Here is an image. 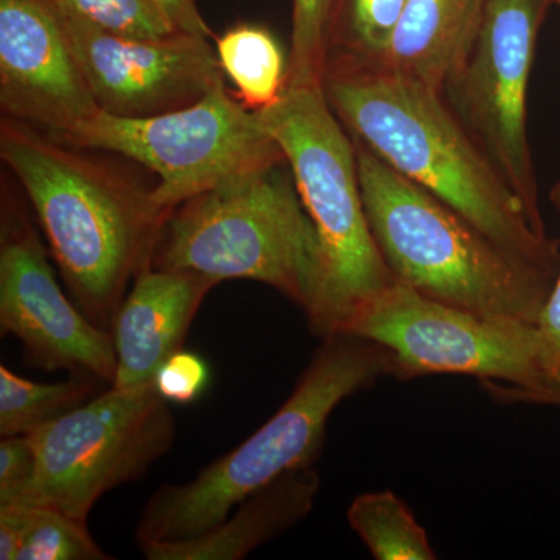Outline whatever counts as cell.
<instances>
[{
    "instance_id": "cell-1",
    "label": "cell",
    "mask_w": 560,
    "mask_h": 560,
    "mask_svg": "<svg viewBox=\"0 0 560 560\" xmlns=\"http://www.w3.org/2000/svg\"><path fill=\"white\" fill-rule=\"evenodd\" d=\"M323 91L350 138L501 248L559 275L560 242L534 226L442 92L385 68L326 70Z\"/></svg>"
},
{
    "instance_id": "cell-2",
    "label": "cell",
    "mask_w": 560,
    "mask_h": 560,
    "mask_svg": "<svg viewBox=\"0 0 560 560\" xmlns=\"http://www.w3.org/2000/svg\"><path fill=\"white\" fill-rule=\"evenodd\" d=\"M81 151L9 117L0 125V156L35 210L75 305L110 331L171 215L151 189Z\"/></svg>"
},
{
    "instance_id": "cell-3",
    "label": "cell",
    "mask_w": 560,
    "mask_h": 560,
    "mask_svg": "<svg viewBox=\"0 0 560 560\" xmlns=\"http://www.w3.org/2000/svg\"><path fill=\"white\" fill-rule=\"evenodd\" d=\"M353 142L364 209L394 279L453 307L537 326L559 275L501 248L447 202Z\"/></svg>"
},
{
    "instance_id": "cell-4",
    "label": "cell",
    "mask_w": 560,
    "mask_h": 560,
    "mask_svg": "<svg viewBox=\"0 0 560 560\" xmlns=\"http://www.w3.org/2000/svg\"><path fill=\"white\" fill-rule=\"evenodd\" d=\"M394 372L393 355L378 342L345 331L323 338L289 399L259 430L195 480L154 490L136 530L138 541L197 536L257 490L289 471L316 466L331 412Z\"/></svg>"
},
{
    "instance_id": "cell-5",
    "label": "cell",
    "mask_w": 560,
    "mask_h": 560,
    "mask_svg": "<svg viewBox=\"0 0 560 560\" xmlns=\"http://www.w3.org/2000/svg\"><path fill=\"white\" fill-rule=\"evenodd\" d=\"M151 268L270 285L311 316L320 290L318 235L285 160L235 173L178 206Z\"/></svg>"
},
{
    "instance_id": "cell-6",
    "label": "cell",
    "mask_w": 560,
    "mask_h": 560,
    "mask_svg": "<svg viewBox=\"0 0 560 560\" xmlns=\"http://www.w3.org/2000/svg\"><path fill=\"white\" fill-rule=\"evenodd\" d=\"M293 173L320 249V290L308 327L320 340L338 334L396 279L372 234L361 194L355 142L323 88L285 90L256 110Z\"/></svg>"
},
{
    "instance_id": "cell-7",
    "label": "cell",
    "mask_w": 560,
    "mask_h": 560,
    "mask_svg": "<svg viewBox=\"0 0 560 560\" xmlns=\"http://www.w3.org/2000/svg\"><path fill=\"white\" fill-rule=\"evenodd\" d=\"M60 142L116 153L149 168L160 178L153 200L168 215L235 173L285 160L259 114L224 84L160 116L128 119L98 110Z\"/></svg>"
},
{
    "instance_id": "cell-8",
    "label": "cell",
    "mask_w": 560,
    "mask_h": 560,
    "mask_svg": "<svg viewBox=\"0 0 560 560\" xmlns=\"http://www.w3.org/2000/svg\"><path fill=\"white\" fill-rule=\"evenodd\" d=\"M341 331L388 349L399 381L458 374L559 393L536 324L453 307L397 280L364 304Z\"/></svg>"
},
{
    "instance_id": "cell-9",
    "label": "cell",
    "mask_w": 560,
    "mask_h": 560,
    "mask_svg": "<svg viewBox=\"0 0 560 560\" xmlns=\"http://www.w3.org/2000/svg\"><path fill=\"white\" fill-rule=\"evenodd\" d=\"M36 453L33 506L86 522L110 490L138 481L175 438L168 401L154 382L114 388L31 434Z\"/></svg>"
},
{
    "instance_id": "cell-10",
    "label": "cell",
    "mask_w": 560,
    "mask_h": 560,
    "mask_svg": "<svg viewBox=\"0 0 560 560\" xmlns=\"http://www.w3.org/2000/svg\"><path fill=\"white\" fill-rule=\"evenodd\" d=\"M551 0H486L469 57L442 91L463 127L545 230L528 138V86Z\"/></svg>"
},
{
    "instance_id": "cell-11",
    "label": "cell",
    "mask_w": 560,
    "mask_h": 560,
    "mask_svg": "<svg viewBox=\"0 0 560 560\" xmlns=\"http://www.w3.org/2000/svg\"><path fill=\"white\" fill-rule=\"evenodd\" d=\"M0 327L22 342L33 366L92 375L113 385V334L66 296L27 210L7 197L0 221Z\"/></svg>"
},
{
    "instance_id": "cell-12",
    "label": "cell",
    "mask_w": 560,
    "mask_h": 560,
    "mask_svg": "<svg viewBox=\"0 0 560 560\" xmlns=\"http://www.w3.org/2000/svg\"><path fill=\"white\" fill-rule=\"evenodd\" d=\"M61 18L102 113L128 119L160 116L194 105L224 84L208 36L176 32L164 38H131L69 14Z\"/></svg>"
},
{
    "instance_id": "cell-13",
    "label": "cell",
    "mask_w": 560,
    "mask_h": 560,
    "mask_svg": "<svg viewBox=\"0 0 560 560\" xmlns=\"http://www.w3.org/2000/svg\"><path fill=\"white\" fill-rule=\"evenodd\" d=\"M0 106L57 140L101 110L54 0H0Z\"/></svg>"
},
{
    "instance_id": "cell-14",
    "label": "cell",
    "mask_w": 560,
    "mask_h": 560,
    "mask_svg": "<svg viewBox=\"0 0 560 560\" xmlns=\"http://www.w3.org/2000/svg\"><path fill=\"white\" fill-rule=\"evenodd\" d=\"M215 285L195 272L151 267L139 272L110 329L117 355L110 386L127 389L153 382L162 364L183 350L202 301Z\"/></svg>"
},
{
    "instance_id": "cell-15",
    "label": "cell",
    "mask_w": 560,
    "mask_h": 560,
    "mask_svg": "<svg viewBox=\"0 0 560 560\" xmlns=\"http://www.w3.org/2000/svg\"><path fill=\"white\" fill-rule=\"evenodd\" d=\"M320 486L316 466L289 471L243 500L205 533L179 540L138 541L149 560H241L307 518Z\"/></svg>"
},
{
    "instance_id": "cell-16",
    "label": "cell",
    "mask_w": 560,
    "mask_h": 560,
    "mask_svg": "<svg viewBox=\"0 0 560 560\" xmlns=\"http://www.w3.org/2000/svg\"><path fill=\"white\" fill-rule=\"evenodd\" d=\"M485 9L486 0H407L381 68L444 91L469 57Z\"/></svg>"
},
{
    "instance_id": "cell-17",
    "label": "cell",
    "mask_w": 560,
    "mask_h": 560,
    "mask_svg": "<svg viewBox=\"0 0 560 560\" xmlns=\"http://www.w3.org/2000/svg\"><path fill=\"white\" fill-rule=\"evenodd\" d=\"M224 75L250 110L270 108L287 90L289 60L278 39L260 25L238 24L217 38Z\"/></svg>"
},
{
    "instance_id": "cell-18",
    "label": "cell",
    "mask_w": 560,
    "mask_h": 560,
    "mask_svg": "<svg viewBox=\"0 0 560 560\" xmlns=\"http://www.w3.org/2000/svg\"><path fill=\"white\" fill-rule=\"evenodd\" d=\"M405 3L407 0H334L326 70L381 68Z\"/></svg>"
},
{
    "instance_id": "cell-19",
    "label": "cell",
    "mask_w": 560,
    "mask_h": 560,
    "mask_svg": "<svg viewBox=\"0 0 560 560\" xmlns=\"http://www.w3.org/2000/svg\"><path fill=\"white\" fill-rule=\"evenodd\" d=\"M98 378L72 374L69 381L38 383L0 366V434L31 436L97 396Z\"/></svg>"
},
{
    "instance_id": "cell-20",
    "label": "cell",
    "mask_w": 560,
    "mask_h": 560,
    "mask_svg": "<svg viewBox=\"0 0 560 560\" xmlns=\"http://www.w3.org/2000/svg\"><path fill=\"white\" fill-rule=\"evenodd\" d=\"M348 522L374 559H436L425 528L390 490L361 493L349 506Z\"/></svg>"
},
{
    "instance_id": "cell-21",
    "label": "cell",
    "mask_w": 560,
    "mask_h": 560,
    "mask_svg": "<svg viewBox=\"0 0 560 560\" xmlns=\"http://www.w3.org/2000/svg\"><path fill=\"white\" fill-rule=\"evenodd\" d=\"M86 522L50 506H27L25 533L16 560H109Z\"/></svg>"
},
{
    "instance_id": "cell-22",
    "label": "cell",
    "mask_w": 560,
    "mask_h": 560,
    "mask_svg": "<svg viewBox=\"0 0 560 560\" xmlns=\"http://www.w3.org/2000/svg\"><path fill=\"white\" fill-rule=\"evenodd\" d=\"M334 0H293L287 90L323 88Z\"/></svg>"
},
{
    "instance_id": "cell-23",
    "label": "cell",
    "mask_w": 560,
    "mask_h": 560,
    "mask_svg": "<svg viewBox=\"0 0 560 560\" xmlns=\"http://www.w3.org/2000/svg\"><path fill=\"white\" fill-rule=\"evenodd\" d=\"M69 16L113 35L164 38L176 33L156 0H54Z\"/></svg>"
},
{
    "instance_id": "cell-24",
    "label": "cell",
    "mask_w": 560,
    "mask_h": 560,
    "mask_svg": "<svg viewBox=\"0 0 560 560\" xmlns=\"http://www.w3.org/2000/svg\"><path fill=\"white\" fill-rule=\"evenodd\" d=\"M36 486V453L28 436L0 441V506H33Z\"/></svg>"
},
{
    "instance_id": "cell-25",
    "label": "cell",
    "mask_w": 560,
    "mask_h": 560,
    "mask_svg": "<svg viewBox=\"0 0 560 560\" xmlns=\"http://www.w3.org/2000/svg\"><path fill=\"white\" fill-rule=\"evenodd\" d=\"M209 381L208 363L197 353L184 349L165 361L153 378L161 396L176 405H190L200 399Z\"/></svg>"
},
{
    "instance_id": "cell-26",
    "label": "cell",
    "mask_w": 560,
    "mask_h": 560,
    "mask_svg": "<svg viewBox=\"0 0 560 560\" xmlns=\"http://www.w3.org/2000/svg\"><path fill=\"white\" fill-rule=\"evenodd\" d=\"M551 200L560 212V183L552 189ZM537 329H539L541 345H544L548 371H550L552 381L560 393V272L550 296L541 308Z\"/></svg>"
},
{
    "instance_id": "cell-27",
    "label": "cell",
    "mask_w": 560,
    "mask_h": 560,
    "mask_svg": "<svg viewBox=\"0 0 560 560\" xmlns=\"http://www.w3.org/2000/svg\"><path fill=\"white\" fill-rule=\"evenodd\" d=\"M27 506L2 504L0 506V559L16 560L24 539Z\"/></svg>"
},
{
    "instance_id": "cell-28",
    "label": "cell",
    "mask_w": 560,
    "mask_h": 560,
    "mask_svg": "<svg viewBox=\"0 0 560 560\" xmlns=\"http://www.w3.org/2000/svg\"><path fill=\"white\" fill-rule=\"evenodd\" d=\"M156 2L176 31L212 38L213 33L202 18L198 0H156Z\"/></svg>"
},
{
    "instance_id": "cell-29",
    "label": "cell",
    "mask_w": 560,
    "mask_h": 560,
    "mask_svg": "<svg viewBox=\"0 0 560 560\" xmlns=\"http://www.w3.org/2000/svg\"><path fill=\"white\" fill-rule=\"evenodd\" d=\"M481 388L499 404L551 405L560 407V393L518 388L501 382H481Z\"/></svg>"
},
{
    "instance_id": "cell-30",
    "label": "cell",
    "mask_w": 560,
    "mask_h": 560,
    "mask_svg": "<svg viewBox=\"0 0 560 560\" xmlns=\"http://www.w3.org/2000/svg\"><path fill=\"white\" fill-rule=\"evenodd\" d=\"M551 2H552V5L560 7V0H551Z\"/></svg>"
}]
</instances>
